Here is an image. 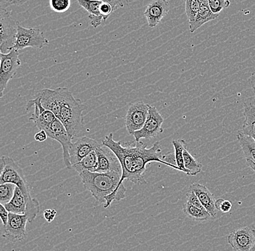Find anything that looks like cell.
<instances>
[{"mask_svg": "<svg viewBox=\"0 0 255 251\" xmlns=\"http://www.w3.org/2000/svg\"><path fill=\"white\" fill-rule=\"evenodd\" d=\"M254 234H255V228H254ZM251 251H255V244L254 247H253V249H252Z\"/></svg>", "mask_w": 255, "mask_h": 251, "instance_id": "obj_43", "label": "cell"}, {"mask_svg": "<svg viewBox=\"0 0 255 251\" xmlns=\"http://www.w3.org/2000/svg\"><path fill=\"white\" fill-rule=\"evenodd\" d=\"M247 164L255 172V163L253 161H247Z\"/></svg>", "mask_w": 255, "mask_h": 251, "instance_id": "obj_42", "label": "cell"}, {"mask_svg": "<svg viewBox=\"0 0 255 251\" xmlns=\"http://www.w3.org/2000/svg\"><path fill=\"white\" fill-rule=\"evenodd\" d=\"M103 2L108 3L113 7V12L117 10L119 8L124 7L128 3L129 0H99Z\"/></svg>", "mask_w": 255, "mask_h": 251, "instance_id": "obj_35", "label": "cell"}, {"mask_svg": "<svg viewBox=\"0 0 255 251\" xmlns=\"http://www.w3.org/2000/svg\"><path fill=\"white\" fill-rule=\"evenodd\" d=\"M0 97H4V89L7 88L8 82L15 77L17 69L21 65V60L19 58L18 50L12 49L7 53H0Z\"/></svg>", "mask_w": 255, "mask_h": 251, "instance_id": "obj_7", "label": "cell"}, {"mask_svg": "<svg viewBox=\"0 0 255 251\" xmlns=\"http://www.w3.org/2000/svg\"><path fill=\"white\" fill-rule=\"evenodd\" d=\"M40 211V205L39 201L36 198H32L31 201L27 205L25 215L28 217V222L31 223L36 218Z\"/></svg>", "mask_w": 255, "mask_h": 251, "instance_id": "obj_30", "label": "cell"}, {"mask_svg": "<svg viewBox=\"0 0 255 251\" xmlns=\"http://www.w3.org/2000/svg\"><path fill=\"white\" fill-rule=\"evenodd\" d=\"M27 222L28 219L25 214L9 213L7 225L4 227L3 237L12 242L23 241L26 236Z\"/></svg>", "mask_w": 255, "mask_h": 251, "instance_id": "obj_12", "label": "cell"}, {"mask_svg": "<svg viewBox=\"0 0 255 251\" xmlns=\"http://www.w3.org/2000/svg\"><path fill=\"white\" fill-rule=\"evenodd\" d=\"M228 243L234 251H251L255 244L254 227L238 228L228 236Z\"/></svg>", "mask_w": 255, "mask_h": 251, "instance_id": "obj_11", "label": "cell"}, {"mask_svg": "<svg viewBox=\"0 0 255 251\" xmlns=\"http://www.w3.org/2000/svg\"><path fill=\"white\" fill-rule=\"evenodd\" d=\"M28 0H4L8 5H23V4L26 3Z\"/></svg>", "mask_w": 255, "mask_h": 251, "instance_id": "obj_40", "label": "cell"}, {"mask_svg": "<svg viewBox=\"0 0 255 251\" xmlns=\"http://www.w3.org/2000/svg\"><path fill=\"white\" fill-rule=\"evenodd\" d=\"M1 158L4 161V167L2 172L0 173V184H14L28 198H32L29 185L21 168L16 164L12 158L5 156H2Z\"/></svg>", "mask_w": 255, "mask_h": 251, "instance_id": "obj_5", "label": "cell"}, {"mask_svg": "<svg viewBox=\"0 0 255 251\" xmlns=\"http://www.w3.org/2000/svg\"><path fill=\"white\" fill-rule=\"evenodd\" d=\"M203 0H185V9L189 22L192 21L202 6Z\"/></svg>", "mask_w": 255, "mask_h": 251, "instance_id": "obj_29", "label": "cell"}, {"mask_svg": "<svg viewBox=\"0 0 255 251\" xmlns=\"http://www.w3.org/2000/svg\"><path fill=\"white\" fill-rule=\"evenodd\" d=\"M16 185L11 183H4L0 185V203L5 205L13 198Z\"/></svg>", "mask_w": 255, "mask_h": 251, "instance_id": "obj_28", "label": "cell"}, {"mask_svg": "<svg viewBox=\"0 0 255 251\" xmlns=\"http://www.w3.org/2000/svg\"><path fill=\"white\" fill-rule=\"evenodd\" d=\"M164 118L154 106L149 105V115L142 129L133 134L135 142H140L142 139L150 140L163 132L162 125Z\"/></svg>", "mask_w": 255, "mask_h": 251, "instance_id": "obj_9", "label": "cell"}, {"mask_svg": "<svg viewBox=\"0 0 255 251\" xmlns=\"http://www.w3.org/2000/svg\"><path fill=\"white\" fill-rule=\"evenodd\" d=\"M51 9L58 13H63L70 9L71 0H49Z\"/></svg>", "mask_w": 255, "mask_h": 251, "instance_id": "obj_31", "label": "cell"}, {"mask_svg": "<svg viewBox=\"0 0 255 251\" xmlns=\"http://www.w3.org/2000/svg\"><path fill=\"white\" fill-rule=\"evenodd\" d=\"M32 107L34 108V112L31 117L30 121H33L35 126L39 130H45L57 118L55 114L50 110L45 109L40 101L39 97H35L33 100H30L27 104L26 110L31 109Z\"/></svg>", "mask_w": 255, "mask_h": 251, "instance_id": "obj_14", "label": "cell"}, {"mask_svg": "<svg viewBox=\"0 0 255 251\" xmlns=\"http://www.w3.org/2000/svg\"><path fill=\"white\" fill-rule=\"evenodd\" d=\"M12 11L5 8L0 9V50L7 53L15 42L18 22L11 17Z\"/></svg>", "mask_w": 255, "mask_h": 251, "instance_id": "obj_6", "label": "cell"}, {"mask_svg": "<svg viewBox=\"0 0 255 251\" xmlns=\"http://www.w3.org/2000/svg\"><path fill=\"white\" fill-rule=\"evenodd\" d=\"M32 198H28L20 188L16 186L13 198L8 204L4 205V206L9 213L25 214L26 212L27 205Z\"/></svg>", "mask_w": 255, "mask_h": 251, "instance_id": "obj_21", "label": "cell"}, {"mask_svg": "<svg viewBox=\"0 0 255 251\" xmlns=\"http://www.w3.org/2000/svg\"><path fill=\"white\" fill-rule=\"evenodd\" d=\"M77 1L80 5L89 12V16L103 18L100 13V7L103 1H99V0H77Z\"/></svg>", "mask_w": 255, "mask_h": 251, "instance_id": "obj_27", "label": "cell"}, {"mask_svg": "<svg viewBox=\"0 0 255 251\" xmlns=\"http://www.w3.org/2000/svg\"><path fill=\"white\" fill-rule=\"evenodd\" d=\"M48 138L47 132L44 130H40L34 136V139L36 141L42 142L46 141Z\"/></svg>", "mask_w": 255, "mask_h": 251, "instance_id": "obj_39", "label": "cell"}, {"mask_svg": "<svg viewBox=\"0 0 255 251\" xmlns=\"http://www.w3.org/2000/svg\"><path fill=\"white\" fill-rule=\"evenodd\" d=\"M170 10L167 0H152L144 11V16L151 28L157 26Z\"/></svg>", "mask_w": 255, "mask_h": 251, "instance_id": "obj_16", "label": "cell"}, {"mask_svg": "<svg viewBox=\"0 0 255 251\" xmlns=\"http://www.w3.org/2000/svg\"><path fill=\"white\" fill-rule=\"evenodd\" d=\"M215 206L218 211H221L223 213L230 212L232 209V204L227 200L218 199L216 200L215 202Z\"/></svg>", "mask_w": 255, "mask_h": 251, "instance_id": "obj_34", "label": "cell"}, {"mask_svg": "<svg viewBox=\"0 0 255 251\" xmlns=\"http://www.w3.org/2000/svg\"><path fill=\"white\" fill-rule=\"evenodd\" d=\"M97 168H98V158L95 151L92 152L90 154L88 155L87 157L83 158L80 162L73 165V169L79 174L84 171L96 172Z\"/></svg>", "mask_w": 255, "mask_h": 251, "instance_id": "obj_24", "label": "cell"}, {"mask_svg": "<svg viewBox=\"0 0 255 251\" xmlns=\"http://www.w3.org/2000/svg\"><path fill=\"white\" fill-rule=\"evenodd\" d=\"M218 14H215L209 6L208 0H203L202 6L197 12V15L192 21L189 22V31L194 33L204 24L215 20L218 17Z\"/></svg>", "mask_w": 255, "mask_h": 251, "instance_id": "obj_20", "label": "cell"}, {"mask_svg": "<svg viewBox=\"0 0 255 251\" xmlns=\"http://www.w3.org/2000/svg\"><path fill=\"white\" fill-rule=\"evenodd\" d=\"M189 189L192 190L198 197L201 204L206 209L207 212L211 215L213 219H216L218 209L215 206V200L213 193L205 185L199 183H194L190 185Z\"/></svg>", "mask_w": 255, "mask_h": 251, "instance_id": "obj_18", "label": "cell"}, {"mask_svg": "<svg viewBox=\"0 0 255 251\" xmlns=\"http://www.w3.org/2000/svg\"><path fill=\"white\" fill-rule=\"evenodd\" d=\"M44 131L47 132L48 137L60 143L63 148V161L65 167L69 169H73L69 155L70 148L73 143V137L68 133L63 123L58 118H56Z\"/></svg>", "mask_w": 255, "mask_h": 251, "instance_id": "obj_8", "label": "cell"}, {"mask_svg": "<svg viewBox=\"0 0 255 251\" xmlns=\"http://www.w3.org/2000/svg\"><path fill=\"white\" fill-rule=\"evenodd\" d=\"M209 6L215 14L219 15L223 9L230 6L229 0H208Z\"/></svg>", "mask_w": 255, "mask_h": 251, "instance_id": "obj_32", "label": "cell"}, {"mask_svg": "<svg viewBox=\"0 0 255 251\" xmlns=\"http://www.w3.org/2000/svg\"><path fill=\"white\" fill-rule=\"evenodd\" d=\"M61 94V112L58 119L61 121L70 135L73 137L78 135L84 128V111L87 106L65 87H59Z\"/></svg>", "mask_w": 255, "mask_h": 251, "instance_id": "obj_3", "label": "cell"}, {"mask_svg": "<svg viewBox=\"0 0 255 251\" xmlns=\"http://www.w3.org/2000/svg\"><path fill=\"white\" fill-rule=\"evenodd\" d=\"M149 109V104L142 102L129 105L126 116V126L129 134L133 135L135 132L142 129L147 119Z\"/></svg>", "mask_w": 255, "mask_h": 251, "instance_id": "obj_10", "label": "cell"}, {"mask_svg": "<svg viewBox=\"0 0 255 251\" xmlns=\"http://www.w3.org/2000/svg\"><path fill=\"white\" fill-rule=\"evenodd\" d=\"M49 44V40L39 28H25L18 23L15 42L12 49L20 50L27 47L42 49Z\"/></svg>", "mask_w": 255, "mask_h": 251, "instance_id": "obj_4", "label": "cell"}, {"mask_svg": "<svg viewBox=\"0 0 255 251\" xmlns=\"http://www.w3.org/2000/svg\"><path fill=\"white\" fill-rule=\"evenodd\" d=\"M101 144L88 137H80L76 142H73L69 150L72 166L80 162L92 152L95 151Z\"/></svg>", "mask_w": 255, "mask_h": 251, "instance_id": "obj_15", "label": "cell"}, {"mask_svg": "<svg viewBox=\"0 0 255 251\" xmlns=\"http://www.w3.org/2000/svg\"><path fill=\"white\" fill-rule=\"evenodd\" d=\"M113 12V7H112L111 4H108V3L103 2L101 7H100V13L103 17L104 21H106L107 19L109 17Z\"/></svg>", "mask_w": 255, "mask_h": 251, "instance_id": "obj_36", "label": "cell"}, {"mask_svg": "<svg viewBox=\"0 0 255 251\" xmlns=\"http://www.w3.org/2000/svg\"><path fill=\"white\" fill-rule=\"evenodd\" d=\"M249 82H250V86H251L252 89H253L255 97V71L252 73L251 76H250V79H249Z\"/></svg>", "mask_w": 255, "mask_h": 251, "instance_id": "obj_41", "label": "cell"}, {"mask_svg": "<svg viewBox=\"0 0 255 251\" xmlns=\"http://www.w3.org/2000/svg\"><path fill=\"white\" fill-rule=\"evenodd\" d=\"M102 143L114 152L119 158L122 167L120 187L124 186L125 180L133 182L136 185L146 184L144 175L146 165L151 162H158L176 169L181 172L177 166L167 163L163 159L162 149L158 142H155L150 148L142 142H138L135 145H124L121 141L117 142L113 139L111 133L105 136Z\"/></svg>", "mask_w": 255, "mask_h": 251, "instance_id": "obj_1", "label": "cell"}, {"mask_svg": "<svg viewBox=\"0 0 255 251\" xmlns=\"http://www.w3.org/2000/svg\"><path fill=\"white\" fill-rule=\"evenodd\" d=\"M183 160L185 168L189 172V176H196L202 172V164L190 154L187 149H185L183 151Z\"/></svg>", "mask_w": 255, "mask_h": 251, "instance_id": "obj_26", "label": "cell"}, {"mask_svg": "<svg viewBox=\"0 0 255 251\" xmlns=\"http://www.w3.org/2000/svg\"><path fill=\"white\" fill-rule=\"evenodd\" d=\"M173 148L175 150V161L176 166L181 169V172L186 173L189 175V172L186 170L184 166V160H183V151L186 149L187 144L183 140H173Z\"/></svg>", "mask_w": 255, "mask_h": 251, "instance_id": "obj_25", "label": "cell"}, {"mask_svg": "<svg viewBox=\"0 0 255 251\" xmlns=\"http://www.w3.org/2000/svg\"><path fill=\"white\" fill-rule=\"evenodd\" d=\"M239 144L244 153L246 161H253L255 163V140L254 137L246 135L239 131L237 134Z\"/></svg>", "mask_w": 255, "mask_h": 251, "instance_id": "obj_22", "label": "cell"}, {"mask_svg": "<svg viewBox=\"0 0 255 251\" xmlns=\"http://www.w3.org/2000/svg\"><path fill=\"white\" fill-rule=\"evenodd\" d=\"M9 212L6 209L5 206L0 204V217L4 227L7 225L8 220H9Z\"/></svg>", "mask_w": 255, "mask_h": 251, "instance_id": "obj_37", "label": "cell"}, {"mask_svg": "<svg viewBox=\"0 0 255 251\" xmlns=\"http://www.w3.org/2000/svg\"><path fill=\"white\" fill-rule=\"evenodd\" d=\"M36 97H39L45 109L52 111L57 118L60 117L62 97L59 88L55 89H42L38 92Z\"/></svg>", "mask_w": 255, "mask_h": 251, "instance_id": "obj_17", "label": "cell"}, {"mask_svg": "<svg viewBox=\"0 0 255 251\" xmlns=\"http://www.w3.org/2000/svg\"><path fill=\"white\" fill-rule=\"evenodd\" d=\"M245 120L242 132L250 137H255V97H250L244 102Z\"/></svg>", "mask_w": 255, "mask_h": 251, "instance_id": "obj_19", "label": "cell"}, {"mask_svg": "<svg viewBox=\"0 0 255 251\" xmlns=\"http://www.w3.org/2000/svg\"><path fill=\"white\" fill-rule=\"evenodd\" d=\"M57 216V212L53 209H47L44 212V217L49 223L53 222Z\"/></svg>", "mask_w": 255, "mask_h": 251, "instance_id": "obj_38", "label": "cell"}, {"mask_svg": "<svg viewBox=\"0 0 255 251\" xmlns=\"http://www.w3.org/2000/svg\"><path fill=\"white\" fill-rule=\"evenodd\" d=\"M95 152L98 158V168L96 172H116L122 174L121 163L113 150L102 143Z\"/></svg>", "mask_w": 255, "mask_h": 251, "instance_id": "obj_13", "label": "cell"}, {"mask_svg": "<svg viewBox=\"0 0 255 251\" xmlns=\"http://www.w3.org/2000/svg\"><path fill=\"white\" fill-rule=\"evenodd\" d=\"M186 202H189V204H192L193 206H196L198 209H202V210H206L201 204L200 201H199L198 197L195 194L194 191L191 189H189V190L186 193ZM207 211V210H206Z\"/></svg>", "mask_w": 255, "mask_h": 251, "instance_id": "obj_33", "label": "cell"}, {"mask_svg": "<svg viewBox=\"0 0 255 251\" xmlns=\"http://www.w3.org/2000/svg\"><path fill=\"white\" fill-rule=\"evenodd\" d=\"M84 188L92 193L99 204H104L105 209L111 206L113 201H120L126 198L127 189L120 187L121 176L119 172H91L89 171L80 173Z\"/></svg>", "mask_w": 255, "mask_h": 251, "instance_id": "obj_2", "label": "cell"}, {"mask_svg": "<svg viewBox=\"0 0 255 251\" xmlns=\"http://www.w3.org/2000/svg\"><path fill=\"white\" fill-rule=\"evenodd\" d=\"M183 211L188 218L196 222H205L210 219H213L206 210L198 209L189 202H186L183 205Z\"/></svg>", "mask_w": 255, "mask_h": 251, "instance_id": "obj_23", "label": "cell"}]
</instances>
